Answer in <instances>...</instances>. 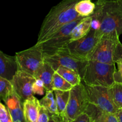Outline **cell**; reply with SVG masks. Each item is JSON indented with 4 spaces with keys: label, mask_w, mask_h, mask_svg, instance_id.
<instances>
[{
    "label": "cell",
    "mask_w": 122,
    "mask_h": 122,
    "mask_svg": "<svg viewBox=\"0 0 122 122\" xmlns=\"http://www.w3.org/2000/svg\"><path fill=\"white\" fill-rule=\"evenodd\" d=\"M95 4L92 26L101 35L122 34V0H101Z\"/></svg>",
    "instance_id": "1"
},
{
    "label": "cell",
    "mask_w": 122,
    "mask_h": 122,
    "mask_svg": "<svg viewBox=\"0 0 122 122\" xmlns=\"http://www.w3.org/2000/svg\"><path fill=\"white\" fill-rule=\"evenodd\" d=\"M79 1L62 0L51 8L42 23L36 44L44 42L63 26L83 17L75 10V5Z\"/></svg>",
    "instance_id": "2"
},
{
    "label": "cell",
    "mask_w": 122,
    "mask_h": 122,
    "mask_svg": "<svg viewBox=\"0 0 122 122\" xmlns=\"http://www.w3.org/2000/svg\"><path fill=\"white\" fill-rule=\"evenodd\" d=\"M115 64H110L89 60L82 81L89 86H101L110 88L114 83Z\"/></svg>",
    "instance_id": "3"
},
{
    "label": "cell",
    "mask_w": 122,
    "mask_h": 122,
    "mask_svg": "<svg viewBox=\"0 0 122 122\" xmlns=\"http://www.w3.org/2000/svg\"><path fill=\"white\" fill-rule=\"evenodd\" d=\"M44 61L48 63L55 71L60 66L65 67L77 71L82 79L89 60L77 57L65 47L53 54H44Z\"/></svg>",
    "instance_id": "4"
},
{
    "label": "cell",
    "mask_w": 122,
    "mask_h": 122,
    "mask_svg": "<svg viewBox=\"0 0 122 122\" xmlns=\"http://www.w3.org/2000/svg\"><path fill=\"white\" fill-rule=\"evenodd\" d=\"M18 70L27 73L35 77L44 62V53L40 45L34 46L15 55Z\"/></svg>",
    "instance_id": "5"
},
{
    "label": "cell",
    "mask_w": 122,
    "mask_h": 122,
    "mask_svg": "<svg viewBox=\"0 0 122 122\" xmlns=\"http://www.w3.org/2000/svg\"><path fill=\"white\" fill-rule=\"evenodd\" d=\"M83 18H80L63 26L46 40L37 45L41 46L44 54L46 55L53 54L61 49L66 47L70 42L73 29Z\"/></svg>",
    "instance_id": "6"
},
{
    "label": "cell",
    "mask_w": 122,
    "mask_h": 122,
    "mask_svg": "<svg viewBox=\"0 0 122 122\" xmlns=\"http://www.w3.org/2000/svg\"><path fill=\"white\" fill-rule=\"evenodd\" d=\"M119 36L116 34L106 33L101 36L94 51L89 57V60L101 62L106 64H115L114 54L118 42Z\"/></svg>",
    "instance_id": "7"
},
{
    "label": "cell",
    "mask_w": 122,
    "mask_h": 122,
    "mask_svg": "<svg viewBox=\"0 0 122 122\" xmlns=\"http://www.w3.org/2000/svg\"><path fill=\"white\" fill-rule=\"evenodd\" d=\"M88 104L85 86L81 82L70 90L65 113L61 116H64L68 120H73L85 112Z\"/></svg>",
    "instance_id": "8"
},
{
    "label": "cell",
    "mask_w": 122,
    "mask_h": 122,
    "mask_svg": "<svg viewBox=\"0 0 122 122\" xmlns=\"http://www.w3.org/2000/svg\"><path fill=\"white\" fill-rule=\"evenodd\" d=\"M85 86L89 103L104 112L116 114L118 108L113 102L110 88L86 85H85Z\"/></svg>",
    "instance_id": "9"
},
{
    "label": "cell",
    "mask_w": 122,
    "mask_h": 122,
    "mask_svg": "<svg viewBox=\"0 0 122 122\" xmlns=\"http://www.w3.org/2000/svg\"><path fill=\"white\" fill-rule=\"evenodd\" d=\"M102 35L97 29L92 26L90 32L85 36L70 42L66 47L73 54L89 60V56L92 53Z\"/></svg>",
    "instance_id": "10"
},
{
    "label": "cell",
    "mask_w": 122,
    "mask_h": 122,
    "mask_svg": "<svg viewBox=\"0 0 122 122\" xmlns=\"http://www.w3.org/2000/svg\"><path fill=\"white\" fill-rule=\"evenodd\" d=\"M36 79L32 75L18 70L11 81L15 94L23 102L34 95L33 88Z\"/></svg>",
    "instance_id": "11"
},
{
    "label": "cell",
    "mask_w": 122,
    "mask_h": 122,
    "mask_svg": "<svg viewBox=\"0 0 122 122\" xmlns=\"http://www.w3.org/2000/svg\"><path fill=\"white\" fill-rule=\"evenodd\" d=\"M4 102L10 113L13 122H27L24 116L23 101L14 90Z\"/></svg>",
    "instance_id": "12"
},
{
    "label": "cell",
    "mask_w": 122,
    "mask_h": 122,
    "mask_svg": "<svg viewBox=\"0 0 122 122\" xmlns=\"http://www.w3.org/2000/svg\"><path fill=\"white\" fill-rule=\"evenodd\" d=\"M18 70L15 56H10L0 50V76L11 81Z\"/></svg>",
    "instance_id": "13"
},
{
    "label": "cell",
    "mask_w": 122,
    "mask_h": 122,
    "mask_svg": "<svg viewBox=\"0 0 122 122\" xmlns=\"http://www.w3.org/2000/svg\"><path fill=\"white\" fill-rule=\"evenodd\" d=\"M41 104L35 97L26 99L23 102L24 116L27 122H37Z\"/></svg>",
    "instance_id": "14"
},
{
    "label": "cell",
    "mask_w": 122,
    "mask_h": 122,
    "mask_svg": "<svg viewBox=\"0 0 122 122\" xmlns=\"http://www.w3.org/2000/svg\"><path fill=\"white\" fill-rule=\"evenodd\" d=\"M85 113L89 116L93 122H119L115 114L104 112L90 103Z\"/></svg>",
    "instance_id": "15"
},
{
    "label": "cell",
    "mask_w": 122,
    "mask_h": 122,
    "mask_svg": "<svg viewBox=\"0 0 122 122\" xmlns=\"http://www.w3.org/2000/svg\"><path fill=\"white\" fill-rule=\"evenodd\" d=\"M55 72L56 71L54 70L53 68L48 63L44 61L35 77L36 79L39 80L43 83L45 90H52V79Z\"/></svg>",
    "instance_id": "16"
},
{
    "label": "cell",
    "mask_w": 122,
    "mask_h": 122,
    "mask_svg": "<svg viewBox=\"0 0 122 122\" xmlns=\"http://www.w3.org/2000/svg\"><path fill=\"white\" fill-rule=\"evenodd\" d=\"M92 22L93 19L92 15L83 17L73 29L70 42L78 40L85 36L90 32L92 26Z\"/></svg>",
    "instance_id": "17"
},
{
    "label": "cell",
    "mask_w": 122,
    "mask_h": 122,
    "mask_svg": "<svg viewBox=\"0 0 122 122\" xmlns=\"http://www.w3.org/2000/svg\"><path fill=\"white\" fill-rule=\"evenodd\" d=\"M58 75L63 77L66 81L70 83L73 86L77 85L81 83L82 79L79 74L75 70L71 69L60 66L56 71Z\"/></svg>",
    "instance_id": "18"
},
{
    "label": "cell",
    "mask_w": 122,
    "mask_h": 122,
    "mask_svg": "<svg viewBox=\"0 0 122 122\" xmlns=\"http://www.w3.org/2000/svg\"><path fill=\"white\" fill-rule=\"evenodd\" d=\"M41 106L45 107L51 114L56 115L58 114L57 102L55 98L54 93L52 90L45 91V95L42 98L39 100Z\"/></svg>",
    "instance_id": "19"
},
{
    "label": "cell",
    "mask_w": 122,
    "mask_h": 122,
    "mask_svg": "<svg viewBox=\"0 0 122 122\" xmlns=\"http://www.w3.org/2000/svg\"><path fill=\"white\" fill-rule=\"evenodd\" d=\"M96 4L92 0H80L75 5V10L79 15L83 17L92 15L95 11Z\"/></svg>",
    "instance_id": "20"
},
{
    "label": "cell",
    "mask_w": 122,
    "mask_h": 122,
    "mask_svg": "<svg viewBox=\"0 0 122 122\" xmlns=\"http://www.w3.org/2000/svg\"><path fill=\"white\" fill-rule=\"evenodd\" d=\"M53 91L57 102L58 115H63L65 113L67 105L69 102L70 91H64L54 90Z\"/></svg>",
    "instance_id": "21"
},
{
    "label": "cell",
    "mask_w": 122,
    "mask_h": 122,
    "mask_svg": "<svg viewBox=\"0 0 122 122\" xmlns=\"http://www.w3.org/2000/svg\"><path fill=\"white\" fill-rule=\"evenodd\" d=\"M73 87V86L67 81H66L63 77L58 75L57 72H55L53 76V79H52V90L67 91L71 90Z\"/></svg>",
    "instance_id": "22"
},
{
    "label": "cell",
    "mask_w": 122,
    "mask_h": 122,
    "mask_svg": "<svg viewBox=\"0 0 122 122\" xmlns=\"http://www.w3.org/2000/svg\"><path fill=\"white\" fill-rule=\"evenodd\" d=\"M112 99L118 109H122V85L114 83L110 88Z\"/></svg>",
    "instance_id": "23"
},
{
    "label": "cell",
    "mask_w": 122,
    "mask_h": 122,
    "mask_svg": "<svg viewBox=\"0 0 122 122\" xmlns=\"http://www.w3.org/2000/svg\"><path fill=\"white\" fill-rule=\"evenodd\" d=\"M13 91L11 81L0 76V100L4 101Z\"/></svg>",
    "instance_id": "24"
},
{
    "label": "cell",
    "mask_w": 122,
    "mask_h": 122,
    "mask_svg": "<svg viewBox=\"0 0 122 122\" xmlns=\"http://www.w3.org/2000/svg\"><path fill=\"white\" fill-rule=\"evenodd\" d=\"M51 115L57 120V122H91L89 116L85 113L81 114L73 120H68L64 116H61L58 114L56 115L51 114Z\"/></svg>",
    "instance_id": "25"
},
{
    "label": "cell",
    "mask_w": 122,
    "mask_h": 122,
    "mask_svg": "<svg viewBox=\"0 0 122 122\" xmlns=\"http://www.w3.org/2000/svg\"><path fill=\"white\" fill-rule=\"evenodd\" d=\"M0 122H13L11 116L5 105L0 102Z\"/></svg>",
    "instance_id": "26"
},
{
    "label": "cell",
    "mask_w": 122,
    "mask_h": 122,
    "mask_svg": "<svg viewBox=\"0 0 122 122\" xmlns=\"http://www.w3.org/2000/svg\"><path fill=\"white\" fill-rule=\"evenodd\" d=\"M50 118H51V114L45 107L41 106L37 122H49Z\"/></svg>",
    "instance_id": "27"
},
{
    "label": "cell",
    "mask_w": 122,
    "mask_h": 122,
    "mask_svg": "<svg viewBox=\"0 0 122 122\" xmlns=\"http://www.w3.org/2000/svg\"><path fill=\"white\" fill-rule=\"evenodd\" d=\"M117 65V69H116L114 73V83L122 85V63L120 61L115 62Z\"/></svg>",
    "instance_id": "28"
},
{
    "label": "cell",
    "mask_w": 122,
    "mask_h": 122,
    "mask_svg": "<svg viewBox=\"0 0 122 122\" xmlns=\"http://www.w3.org/2000/svg\"><path fill=\"white\" fill-rule=\"evenodd\" d=\"M120 61L122 63V44L119 41L116 48L114 54V61Z\"/></svg>",
    "instance_id": "29"
},
{
    "label": "cell",
    "mask_w": 122,
    "mask_h": 122,
    "mask_svg": "<svg viewBox=\"0 0 122 122\" xmlns=\"http://www.w3.org/2000/svg\"><path fill=\"white\" fill-rule=\"evenodd\" d=\"M115 114L119 122H122V109H118Z\"/></svg>",
    "instance_id": "30"
},
{
    "label": "cell",
    "mask_w": 122,
    "mask_h": 122,
    "mask_svg": "<svg viewBox=\"0 0 122 122\" xmlns=\"http://www.w3.org/2000/svg\"><path fill=\"white\" fill-rule=\"evenodd\" d=\"M49 122H57V121L52 116V115L51 114V118H50V120Z\"/></svg>",
    "instance_id": "31"
},
{
    "label": "cell",
    "mask_w": 122,
    "mask_h": 122,
    "mask_svg": "<svg viewBox=\"0 0 122 122\" xmlns=\"http://www.w3.org/2000/svg\"><path fill=\"white\" fill-rule=\"evenodd\" d=\"M97 1H101V0H97Z\"/></svg>",
    "instance_id": "32"
},
{
    "label": "cell",
    "mask_w": 122,
    "mask_h": 122,
    "mask_svg": "<svg viewBox=\"0 0 122 122\" xmlns=\"http://www.w3.org/2000/svg\"></svg>",
    "instance_id": "33"
}]
</instances>
